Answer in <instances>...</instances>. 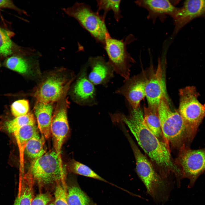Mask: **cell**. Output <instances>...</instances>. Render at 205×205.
<instances>
[{
    "instance_id": "obj_1",
    "label": "cell",
    "mask_w": 205,
    "mask_h": 205,
    "mask_svg": "<svg viewBox=\"0 0 205 205\" xmlns=\"http://www.w3.org/2000/svg\"><path fill=\"white\" fill-rule=\"evenodd\" d=\"M113 118L114 121L123 122L127 126L164 179L170 181L169 178L173 175L177 181L181 180V171L172 159L169 147L165 142L160 140L147 126L143 112L140 107L136 109H132L128 116L118 112L113 114Z\"/></svg>"
},
{
    "instance_id": "obj_2",
    "label": "cell",
    "mask_w": 205,
    "mask_h": 205,
    "mask_svg": "<svg viewBox=\"0 0 205 205\" xmlns=\"http://www.w3.org/2000/svg\"><path fill=\"white\" fill-rule=\"evenodd\" d=\"M75 76L72 71L62 68L46 72L42 74L30 96L36 102H57L66 97Z\"/></svg>"
},
{
    "instance_id": "obj_3",
    "label": "cell",
    "mask_w": 205,
    "mask_h": 205,
    "mask_svg": "<svg viewBox=\"0 0 205 205\" xmlns=\"http://www.w3.org/2000/svg\"><path fill=\"white\" fill-rule=\"evenodd\" d=\"M126 135L135 157L137 174L145 185L147 193L155 202H165L169 198L171 182L161 177L151 162L141 152L129 134L127 133Z\"/></svg>"
},
{
    "instance_id": "obj_4",
    "label": "cell",
    "mask_w": 205,
    "mask_h": 205,
    "mask_svg": "<svg viewBox=\"0 0 205 205\" xmlns=\"http://www.w3.org/2000/svg\"><path fill=\"white\" fill-rule=\"evenodd\" d=\"M179 92L178 111L185 124L188 144L194 139L199 126L205 117V103L202 104L198 101L200 95L194 86H187L180 89Z\"/></svg>"
},
{
    "instance_id": "obj_5",
    "label": "cell",
    "mask_w": 205,
    "mask_h": 205,
    "mask_svg": "<svg viewBox=\"0 0 205 205\" xmlns=\"http://www.w3.org/2000/svg\"><path fill=\"white\" fill-rule=\"evenodd\" d=\"M165 142L169 147L180 149L187 143L185 124L178 111L170 108L167 96L161 98L158 109Z\"/></svg>"
},
{
    "instance_id": "obj_6",
    "label": "cell",
    "mask_w": 205,
    "mask_h": 205,
    "mask_svg": "<svg viewBox=\"0 0 205 205\" xmlns=\"http://www.w3.org/2000/svg\"><path fill=\"white\" fill-rule=\"evenodd\" d=\"M65 174V166L62 157L53 150L32 160L26 176L40 184L45 185L63 179Z\"/></svg>"
},
{
    "instance_id": "obj_7",
    "label": "cell",
    "mask_w": 205,
    "mask_h": 205,
    "mask_svg": "<svg viewBox=\"0 0 205 205\" xmlns=\"http://www.w3.org/2000/svg\"><path fill=\"white\" fill-rule=\"evenodd\" d=\"M62 10L68 16L77 20L97 42L103 46L106 36L109 33L102 16L93 11L89 5L84 3L76 2L72 6Z\"/></svg>"
},
{
    "instance_id": "obj_8",
    "label": "cell",
    "mask_w": 205,
    "mask_h": 205,
    "mask_svg": "<svg viewBox=\"0 0 205 205\" xmlns=\"http://www.w3.org/2000/svg\"><path fill=\"white\" fill-rule=\"evenodd\" d=\"M136 38L130 34L125 38L118 40L111 37L110 34L106 37L103 46L108 58V62L114 72L124 80L130 77V68L135 61L127 50V46Z\"/></svg>"
},
{
    "instance_id": "obj_9",
    "label": "cell",
    "mask_w": 205,
    "mask_h": 205,
    "mask_svg": "<svg viewBox=\"0 0 205 205\" xmlns=\"http://www.w3.org/2000/svg\"><path fill=\"white\" fill-rule=\"evenodd\" d=\"M175 162L181 171L183 179L189 180L188 187L191 188L205 171V148L193 150L184 145L179 149Z\"/></svg>"
},
{
    "instance_id": "obj_10",
    "label": "cell",
    "mask_w": 205,
    "mask_h": 205,
    "mask_svg": "<svg viewBox=\"0 0 205 205\" xmlns=\"http://www.w3.org/2000/svg\"><path fill=\"white\" fill-rule=\"evenodd\" d=\"M89 66L85 64L72 83L69 92L72 101L83 106H92L98 104L95 85L88 77Z\"/></svg>"
},
{
    "instance_id": "obj_11",
    "label": "cell",
    "mask_w": 205,
    "mask_h": 205,
    "mask_svg": "<svg viewBox=\"0 0 205 205\" xmlns=\"http://www.w3.org/2000/svg\"><path fill=\"white\" fill-rule=\"evenodd\" d=\"M69 105L66 97L57 102L50 126L54 150L61 157L62 147L69 130L67 114Z\"/></svg>"
},
{
    "instance_id": "obj_12",
    "label": "cell",
    "mask_w": 205,
    "mask_h": 205,
    "mask_svg": "<svg viewBox=\"0 0 205 205\" xmlns=\"http://www.w3.org/2000/svg\"><path fill=\"white\" fill-rule=\"evenodd\" d=\"M174 22L173 35H176L186 25L195 19H205V0H187L180 7H176L171 16Z\"/></svg>"
},
{
    "instance_id": "obj_13",
    "label": "cell",
    "mask_w": 205,
    "mask_h": 205,
    "mask_svg": "<svg viewBox=\"0 0 205 205\" xmlns=\"http://www.w3.org/2000/svg\"><path fill=\"white\" fill-rule=\"evenodd\" d=\"M147 77L144 73L130 77L124 80L123 84L116 90L115 93L124 96L132 109H136L145 97Z\"/></svg>"
},
{
    "instance_id": "obj_14",
    "label": "cell",
    "mask_w": 205,
    "mask_h": 205,
    "mask_svg": "<svg viewBox=\"0 0 205 205\" xmlns=\"http://www.w3.org/2000/svg\"><path fill=\"white\" fill-rule=\"evenodd\" d=\"M162 64L159 59L156 69L147 76L145 85V97L148 107L158 110L162 97L167 96Z\"/></svg>"
},
{
    "instance_id": "obj_15",
    "label": "cell",
    "mask_w": 205,
    "mask_h": 205,
    "mask_svg": "<svg viewBox=\"0 0 205 205\" xmlns=\"http://www.w3.org/2000/svg\"><path fill=\"white\" fill-rule=\"evenodd\" d=\"M91 71L88 75L89 80L95 85L107 87L114 77V70L109 62L102 56L90 57L87 62Z\"/></svg>"
},
{
    "instance_id": "obj_16",
    "label": "cell",
    "mask_w": 205,
    "mask_h": 205,
    "mask_svg": "<svg viewBox=\"0 0 205 205\" xmlns=\"http://www.w3.org/2000/svg\"><path fill=\"white\" fill-rule=\"evenodd\" d=\"M38 56H13L7 59L5 64L9 69L27 76L30 79H39L42 74L36 58Z\"/></svg>"
},
{
    "instance_id": "obj_17",
    "label": "cell",
    "mask_w": 205,
    "mask_h": 205,
    "mask_svg": "<svg viewBox=\"0 0 205 205\" xmlns=\"http://www.w3.org/2000/svg\"><path fill=\"white\" fill-rule=\"evenodd\" d=\"M180 1L167 0H140L135 3L138 6L145 9L148 12L147 18L153 23L159 18L163 21L168 16L171 17L175 10L176 5Z\"/></svg>"
},
{
    "instance_id": "obj_18",
    "label": "cell",
    "mask_w": 205,
    "mask_h": 205,
    "mask_svg": "<svg viewBox=\"0 0 205 205\" xmlns=\"http://www.w3.org/2000/svg\"><path fill=\"white\" fill-rule=\"evenodd\" d=\"M54 103L36 102L34 108L38 128L42 134L46 139L51 135L50 126L55 106Z\"/></svg>"
},
{
    "instance_id": "obj_19",
    "label": "cell",
    "mask_w": 205,
    "mask_h": 205,
    "mask_svg": "<svg viewBox=\"0 0 205 205\" xmlns=\"http://www.w3.org/2000/svg\"><path fill=\"white\" fill-rule=\"evenodd\" d=\"M38 133L37 127L34 125L24 126L13 133L18 147L21 173L24 171V155L26 146L30 140Z\"/></svg>"
},
{
    "instance_id": "obj_20",
    "label": "cell",
    "mask_w": 205,
    "mask_h": 205,
    "mask_svg": "<svg viewBox=\"0 0 205 205\" xmlns=\"http://www.w3.org/2000/svg\"><path fill=\"white\" fill-rule=\"evenodd\" d=\"M14 33L0 27V55L4 56L10 55L16 51L20 55H24L28 52L27 48L15 45L11 38Z\"/></svg>"
},
{
    "instance_id": "obj_21",
    "label": "cell",
    "mask_w": 205,
    "mask_h": 205,
    "mask_svg": "<svg viewBox=\"0 0 205 205\" xmlns=\"http://www.w3.org/2000/svg\"><path fill=\"white\" fill-rule=\"evenodd\" d=\"M143 112L144 120L147 126L160 140L165 142L158 110L144 107Z\"/></svg>"
},
{
    "instance_id": "obj_22",
    "label": "cell",
    "mask_w": 205,
    "mask_h": 205,
    "mask_svg": "<svg viewBox=\"0 0 205 205\" xmlns=\"http://www.w3.org/2000/svg\"><path fill=\"white\" fill-rule=\"evenodd\" d=\"M44 137H41L38 133L33 137L27 143L25 149L24 153L33 160L43 156L46 153L44 148Z\"/></svg>"
},
{
    "instance_id": "obj_23",
    "label": "cell",
    "mask_w": 205,
    "mask_h": 205,
    "mask_svg": "<svg viewBox=\"0 0 205 205\" xmlns=\"http://www.w3.org/2000/svg\"><path fill=\"white\" fill-rule=\"evenodd\" d=\"M66 198L69 205H90L91 200L79 186H72L69 188Z\"/></svg>"
},
{
    "instance_id": "obj_24",
    "label": "cell",
    "mask_w": 205,
    "mask_h": 205,
    "mask_svg": "<svg viewBox=\"0 0 205 205\" xmlns=\"http://www.w3.org/2000/svg\"><path fill=\"white\" fill-rule=\"evenodd\" d=\"M98 7L97 12L102 10L104 11L102 15L105 20L107 14L110 11L113 12L114 17L117 22H118L122 17L120 8L121 0H97Z\"/></svg>"
},
{
    "instance_id": "obj_25",
    "label": "cell",
    "mask_w": 205,
    "mask_h": 205,
    "mask_svg": "<svg viewBox=\"0 0 205 205\" xmlns=\"http://www.w3.org/2000/svg\"><path fill=\"white\" fill-rule=\"evenodd\" d=\"M35 125V120L33 114L29 112L27 114L16 117L5 123V128L7 131L14 133L22 127L26 125Z\"/></svg>"
},
{
    "instance_id": "obj_26",
    "label": "cell",
    "mask_w": 205,
    "mask_h": 205,
    "mask_svg": "<svg viewBox=\"0 0 205 205\" xmlns=\"http://www.w3.org/2000/svg\"><path fill=\"white\" fill-rule=\"evenodd\" d=\"M68 166L70 171L73 173L108 182L88 166L75 160H71L69 162Z\"/></svg>"
},
{
    "instance_id": "obj_27",
    "label": "cell",
    "mask_w": 205,
    "mask_h": 205,
    "mask_svg": "<svg viewBox=\"0 0 205 205\" xmlns=\"http://www.w3.org/2000/svg\"><path fill=\"white\" fill-rule=\"evenodd\" d=\"M21 190L13 205H30L33 199L32 189L30 186L25 185Z\"/></svg>"
},
{
    "instance_id": "obj_28",
    "label": "cell",
    "mask_w": 205,
    "mask_h": 205,
    "mask_svg": "<svg viewBox=\"0 0 205 205\" xmlns=\"http://www.w3.org/2000/svg\"><path fill=\"white\" fill-rule=\"evenodd\" d=\"M29 101L25 99L16 101L12 104L11 109L13 115L16 117L25 115L29 110Z\"/></svg>"
},
{
    "instance_id": "obj_29",
    "label": "cell",
    "mask_w": 205,
    "mask_h": 205,
    "mask_svg": "<svg viewBox=\"0 0 205 205\" xmlns=\"http://www.w3.org/2000/svg\"><path fill=\"white\" fill-rule=\"evenodd\" d=\"M54 205H69L67 200L66 193L63 186L58 184L54 193Z\"/></svg>"
},
{
    "instance_id": "obj_30",
    "label": "cell",
    "mask_w": 205,
    "mask_h": 205,
    "mask_svg": "<svg viewBox=\"0 0 205 205\" xmlns=\"http://www.w3.org/2000/svg\"><path fill=\"white\" fill-rule=\"evenodd\" d=\"M50 196L47 194H40L33 199L30 205H47L51 201Z\"/></svg>"
},
{
    "instance_id": "obj_31",
    "label": "cell",
    "mask_w": 205,
    "mask_h": 205,
    "mask_svg": "<svg viewBox=\"0 0 205 205\" xmlns=\"http://www.w3.org/2000/svg\"><path fill=\"white\" fill-rule=\"evenodd\" d=\"M0 8H8L15 10L20 14H23L26 15V12L17 7L12 1L0 0Z\"/></svg>"
},
{
    "instance_id": "obj_32",
    "label": "cell",
    "mask_w": 205,
    "mask_h": 205,
    "mask_svg": "<svg viewBox=\"0 0 205 205\" xmlns=\"http://www.w3.org/2000/svg\"><path fill=\"white\" fill-rule=\"evenodd\" d=\"M47 205H54V204L53 203H52L51 204H49Z\"/></svg>"
}]
</instances>
